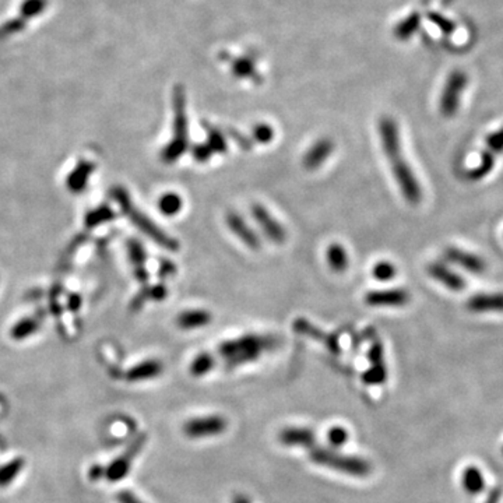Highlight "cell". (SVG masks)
I'll return each mask as SVG.
<instances>
[{
    "label": "cell",
    "mask_w": 503,
    "mask_h": 503,
    "mask_svg": "<svg viewBox=\"0 0 503 503\" xmlns=\"http://www.w3.org/2000/svg\"><path fill=\"white\" fill-rule=\"evenodd\" d=\"M309 458L312 463L326 467L333 471L349 476V477H368L372 473V464L364 457L344 454L328 447H312L309 449Z\"/></svg>",
    "instance_id": "cell-3"
},
{
    "label": "cell",
    "mask_w": 503,
    "mask_h": 503,
    "mask_svg": "<svg viewBox=\"0 0 503 503\" xmlns=\"http://www.w3.org/2000/svg\"><path fill=\"white\" fill-rule=\"evenodd\" d=\"M328 263L336 273H343L348 267V255L340 243H333L328 249Z\"/></svg>",
    "instance_id": "cell-23"
},
{
    "label": "cell",
    "mask_w": 503,
    "mask_h": 503,
    "mask_svg": "<svg viewBox=\"0 0 503 503\" xmlns=\"http://www.w3.org/2000/svg\"><path fill=\"white\" fill-rule=\"evenodd\" d=\"M396 273H397L396 266H394L390 262H379V263H376L375 267H373V271H372L373 277L378 281H390L391 278H394Z\"/></svg>",
    "instance_id": "cell-28"
},
{
    "label": "cell",
    "mask_w": 503,
    "mask_h": 503,
    "mask_svg": "<svg viewBox=\"0 0 503 503\" xmlns=\"http://www.w3.org/2000/svg\"><path fill=\"white\" fill-rule=\"evenodd\" d=\"M275 344L277 341L273 337L249 334L221 344L219 352L227 367L234 368L256 361L266 351L274 348Z\"/></svg>",
    "instance_id": "cell-2"
},
{
    "label": "cell",
    "mask_w": 503,
    "mask_h": 503,
    "mask_svg": "<svg viewBox=\"0 0 503 503\" xmlns=\"http://www.w3.org/2000/svg\"><path fill=\"white\" fill-rule=\"evenodd\" d=\"M173 138L161 154V158L168 164L175 162L188 149V118L182 86H176L173 90Z\"/></svg>",
    "instance_id": "cell-4"
},
{
    "label": "cell",
    "mask_w": 503,
    "mask_h": 503,
    "mask_svg": "<svg viewBox=\"0 0 503 503\" xmlns=\"http://www.w3.org/2000/svg\"><path fill=\"white\" fill-rule=\"evenodd\" d=\"M25 24H27V21L23 17L6 21L3 25H0V40H5L8 37H10V35H14V34L23 31L25 28Z\"/></svg>",
    "instance_id": "cell-31"
},
{
    "label": "cell",
    "mask_w": 503,
    "mask_h": 503,
    "mask_svg": "<svg viewBox=\"0 0 503 503\" xmlns=\"http://www.w3.org/2000/svg\"><path fill=\"white\" fill-rule=\"evenodd\" d=\"M207 130H208V141L206 143V145L210 147L212 154L225 151L227 145H225L224 136L220 132H217L215 129H211V127H207Z\"/></svg>",
    "instance_id": "cell-29"
},
{
    "label": "cell",
    "mask_w": 503,
    "mask_h": 503,
    "mask_svg": "<svg viewBox=\"0 0 503 503\" xmlns=\"http://www.w3.org/2000/svg\"><path fill=\"white\" fill-rule=\"evenodd\" d=\"M94 167L91 164L87 162H82L80 165L76 167V169L70 173L69 179H67V186L71 192L79 193L83 192L84 186L87 185V179L91 175Z\"/></svg>",
    "instance_id": "cell-21"
},
{
    "label": "cell",
    "mask_w": 503,
    "mask_h": 503,
    "mask_svg": "<svg viewBox=\"0 0 503 503\" xmlns=\"http://www.w3.org/2000/svg\"><path fill=\"white\" fill-rule=\"evenodd\" d=\"M254 219L259 223L260 228L266 234V236L274 243H282L286 238V232L284 227L273 217V215L260 204H255L251 207Z\"/></svg>",
    "instance_id": "cell-10"
},
{
    "label": "cell",
    "mask_w": 503,
    "mask_h": 503,
    "mask_svg": "<svg viewBox=\"0 0 503 503\" xmlns=\"http://www.w3.org/2000/svg\"><path fill=\"white\" fill-rule=\"evenodd\" d=\"M232 73L239 79L256 77L255 63L250 58H239L232 63Z\"/></svg>",
    "instance_id": "cell-27"
},
{
    "label": "cell",
    "mask_w": 503,
    "mask_h": 503,
    "mask_svg": "<svg viewBox=\"0 0 503 503\" xmlns=\"http://www.w3.org/2000/svg\"><path fill=\"white\" fill-rule=\"evenodd\" d=\"M164 367L158 359H147L126 372L127 382H143L161 375Z\"/></svg>",
    "instance_id": "cell-18"
},
{
    "label": "cell",
    "mask_w": 503,
    "mask_h": 503,
    "mask_svg": "<svg viewBox=\"0 0 503 503\" xmlns=\"http://www.w3.org/2000/svg\"><path fill=\"white\" fill-rule=\"evenodd\" d=\"M112 195H114V197H115V200L119 203V206L122 207V210L125 211V214L127 215V217L134 223V225L140 230V231H143V232H145V234H147L153 241H156V242H158L162 247H165V249H169V250H176L177 249V246H176V242L172 239V238H169L164 231H161L149 217H147V215H145V214H141V211L140 210H137L133 204H132V201H130V199H129V196H127V193L125 192V189H121V188H118V189H114V192H112Z\"/></svg>",
    "instance_id": "cell-5"
},
{
    "label": "cell",
    "mask_w": 503,
    "mask_h": 503,
    "mask_svg": "<svg viewBox=\"0 0 503 503\" xmlns=\"http://www.w3.org/2000/svg\"><path fill=\"white\" fill-rule=\"evenodd\" d=\"M227 428H228L227 418L219 414H212L188 419L184 424L182 430L191 439H206L224 434Z\"/></svg>",
    "instance_id": "cell-7"
},
{
    "label": "cell",
    "mask_w": 503,
    "mask_h": 503,
    "mask_svg": "<svg viewBox=\"0 0 503 503\" xmlns=\"http://www.w3.org/2000/svg\"><path fill=\"white\" fill-rule=\"evenodd\" d=\"M428 17H429V20L432 21L437 27H439V29H441L442 32H445L446 35H447V34H450V32L454 29V23H453V21H450V20H447L445 16H442V14H439V13L432 12V13H429V14H428Z\"/></svg>",
    "instance_id": "cell-34"
},
{
    "label": "cell",
    "mask_w": 503,
    "mask_h": 503,
    "mask_svg": "<svg viewBox=\"0 0 503 503\" xmlns=\"http://www.w3.org/2000/svg\"><path fill=\"white\" fill-rule=\"evenodd\" d=\"M467 82H469V79H467V75L463 70H454L449 75L439 103L441 114L445 118H453L457 114Z\"/></svg>",
    "instance_id": "cell-8"
},
{
    "label": "cell",
    "mask_w": 503,
    "mask_h": 503,
    "mask_svg": "<svg viewBox=\"0 0 503 503\" xmlns=\"http://www.w3.org/2000/svg\"><path fill=\"white\" fill-rule=\"evenodd\" d=\"M333 143L329 138H321L306 151L304 165L308 169H317L333 153Z\"/></svg>",
    "instance_id": "cell-17"
},
{
    "label": "cell",
    "mask_w": 503,
    "mask_h": 503,
    "mask_svg": "<svg viewBox=\"0 0 503 503\" xmlns=\"http://www.w3.org/2000/svg\"><path fill=\"white\" fill-rule=\"evenodd\" d=\"M227 224L230 227V230L250 249H259L260 247V239L259 236L254 232L245 221L241 217L239 214L236 212H230L227 215Z\"/></svg>",
    "instance_id": "cell-15"
},
{
    "label": "cell",
    "mask_w": 503,
    "mask_h": 503,
    "mask_svg": "<svg viewBox=\"0 0 503 503\" xmlns=\"http://www.w3.org/2000/svg\"><path fill=\"white\" fill-rule=\"evenodd\" d=\"M428 273L435 281L441 282L442 285L446 286V289H449L454 293H460L465 289L464 278L460 274L454 273L452 269H449L443 263H439V262L430 263L428 266Z\"/></svg>",
    "instance_id": "cell-13"
},
{
    "label": "cell",
    "mask_w": 503,
    "mask_h": 503,
    "mask_svg": "<svg viewBox=\"0 0 503 503\" xmlns=\"http://www.w3.org/2000/svg\"><path fill=\"white\" fill-rule=\"evenodd\" d=\"M348 430L343 426H333L328 432V441L332 447H341L348 442Z\"/></svg>",
    "instance_id": "cell-30"
},
{
    "label": "cell",
    "mask_w": 503,
    "mask_h": 503,
    "mask_svg": "<svg viewBox=\"0 0 503 503\" xmlns=\"http://www.w3.org/2000/svg\"><path fill=\"white\" fill-rule=\"evenodd\" d=\"M102 476H105V469H103V467H99V465H94L93 469L90 470V473H88V477L94 481L101 478Z\"/></svg>",
    "instance_id": "cell-37"
},
{
    "label": "cell",
    "mask_w": 503,
    "mask_h": 503,
    "mask_svg": "<svg viewBox=\"0 0 503 503\" xmlns=\"http://www.w3.org/2000/svg\"><path fill=\"white\" fill-rule=\"evenodd\" d=\"M379 136L382 140L383 153L391 167L390 169L400 188L402 195L410 204H418L422 200L421 185L411 169V165L406 160L396 121L387 116L382 118L379 122Z\"/></svg>",
    "instance_id": "cell-1"
},
{
    "label": "cell",
    "mask_w": 503,
    "mask_h": 503,
    "mask_svg": "<svg viewBox=\"0 0 503 503\" xmlns=\"http://www.w3.org/2000/svg\"><path fill=\"white\" fill-rule=\"evenodd\" d=\"M232 503H251L250 498L245 493H236L234 498H232Z\"/></svg>",
    "instance_id": "cell-38"
},
{
    "label": "cell",
    "mask_w": 503,
    "mask_h": 503,
    "mask_svg": "<svg viewBox=\"0 0 503 503\" xmlns=\"http://www.w3.org/2000/svg\"><path fill=\"white\" fill-rule=\"evenodd\" d=\"M278 441L289 447H306L312 449L316 443V434L310 428L305 426H289L278 434Z\"/></svg>",
    "instance_id": "cell-11"
},
{
    "label": "cell",
    "mask_w": 503,
    "mask_h": 503,
    "mask_svg": "<svg viewBox=\"0 0 503 503\" xmlns=\"http://www.w3.org/2000/svg\"><path fill=\"white\" fill-rule=\"evenodd\" d=\"M419 25H421V16L419 13L414 12L396 25V28H394V35L402 41H407L418 31Z\"/></svg>",
    "instance_id": "cell-22"
},
{
    "label": "cell",
    "mask_w": 503,
    "mask_h": 503,
    "mask_svg": "<svg viewBox=\"0 0 503 503\" xmlns=\"http://www.w3.org/2000/svg\"><path fill=\"white\" fill-rule=\"evenodd\" d=\"M147 434H140L134 438V441L125 449L122 454H119L110 465L105 467V477L110 482H119L123 480L130 469L136 457L141 453L147 443Z\"/></svg>",
    "instance_id": "cell-6"
},
{
    "label": "cell",
    "mask_w": 503,
    "mask_h": 503,
    "mask_svg": "<svg viewBox=\"0 0 503 503\" xmlns=\"http://www.w3.org/2000/svg\"><path fill=\"white\" fill-rule=\"evenodd\" d=\"M386 380V367L383 363L372 364V368L364 375V382L369 384H380Z\"/></svg>",
    "instance_id": "cell-32"
},
{
    "label": "cell",
    "mask_w": 503,
    "mask_h": 503,
    "mask_svg": "<svg viewBox=\"0 0 503 503\" xmlns=\"http://www.w3.org/2000/svg\"><path fill=\"white\" fill-rule=\"evenodd\" d=\"M211 320V315L207 310H186L177 316V326L185 330H193L207 326Z\"/></svg>",
    "instance_id": "cell-19"
},
{
    "label": "cell",
    "mask_w": 503,
    "mask_h": 503,
    "mask_svg": "<svg viewBox=\"0 0 503 503\" xmlns=\"http://www.w3.org/2000/svg\"><path fill=\"white\" fill-rule=\"evenodd\" d=\"M37 329H38V325L34 320H23L19 323V325L14 326V329L12 330V336L16 340H21V339L28 337L34 332H37Z\"/></svg>",
    "instance_id": "cell-33"
},
{
    "label": "cell",
    "mask_w": 503,
    "mask_h": 503,
    "mask_svg": "<svg viewBox=\"0 0 503 503\" xmlns=\"http://www.w3.org/2000/svg\"><path fill=\"white\" fill-rule=\"evenodd\" d=\"M467 309L473 313L503 312V294H478L467 302Z\"/></svg>",
    "instance_id": "cell-16"
},
{
    "label": "cell",
    "mask_w": 503,
    "mask_h": 503,
    "mask_svg": "<svg viewBox=\"0 0 503 503\" xmlns=\"http://www.w3.org/2000/svg\"><path fill=\"white\" fill-rule=\"evenodd\" d=\"M445 256L453 265H457L473 274H481L487 269L485 262L480 256L470 254V251L457 249V247H447L445 250Z\"/></svg>",
    "instance_id": "cell-12"
},
{
    "label": "cell",
    "mask_w": 503,
    "mask_h": 503,
    "mask_svg": "<svg viewBox=\"0 0 503 503\" xmlns=\"http://www.w3.org/2000/svg\"><path fill=\"white\" fill-rule=\"evenodd\" d=\"M25 460L23 457H16L12 461L0 465V488H6L14 482V480L24 470Z\"/></svg>",
    "instance_id": "cell-20"
},
{
    "label": "cell",
    "mask_w": 503,
    "mask_h": 503,
    "mask_svg": "<svg viewBox=\"0 0 503 503\" xmlns=\"http://www.w3.org/2000/svg\"><path fill=\"white\" fill-rule=\"evenodd\" d=\"M112 217H114V214L110 210H108V208H102L101 210L99 208V210H97V211H94V212H91L88 215V217H87V225L88 227H95V225H98V224H101V223H103L106 220H110Z\"/></svg>",
    "instance_id": "cell-35"
},
{
    "label": "cell",
    "mask_w": 503,
    "mask_h": 503,
    "mask_svg": "<svg viewBox=\"0 0 503 503\" xmlns=\"http://www.w3.org/2000/svg\"><path fill=\"white\" fill-rule=\"evenodd\" d=\"M182 204H184L182 197L177 196L176 193H167L158 201V207L165 215L177 214V211H181Z\"/></svg>",
    "instance_id": "cell-26"
},
{
    "label": "cell",
    "mask_w": 503,
    "mask_h": 503,
    "mask_svg": "<svg viewBox=\"0 0 503 503\" xmlns=\"http://www.w3.org/2000/svg\"><path fill=\"white\" fill-rule=\"evenodd\" d=\"M48 6V0H24L20 6V17H23L25 21L28 19L37 17L41 13H44V10Z\"/></svg>",
    "instance_id": "cell-25"
},
{
    "label": "cell",
    "mask_w": 503,
    "mask_h": 503,
    "mask_svg": "<svg viewBox=\"0 0 503 503\" xmlns=\"http://www.w3.org/2000/svg\"><path fill=\"white\" fill-rule=\"evenodd\" d=\"M503 153V127L496 132L488 134L487 137V149L484 150L480 162L467 172V179L473 182L481 181L492 169L496 161V157Z\"/></svg>",
    "instance_id": "cell-9"
},
{
    "label": "cell",
    "mask_w": 503,
    "mask_h": 503,
    "mask_svg": "<svg viewBox=\"0 0 503 503\" xmlns=\"http://www.w3.org/2000/svg\"><path fill=\"white\" fill-rule=\"evenodd\" d=\"M410 294L407 290L394 289L383 291H372L365 297V302L371 306H391L397 308L408 304Z\"/></svg>",
    "instance_id": "cell-14"
},
{
    "label": "cell",
    "mask_w": 503,
    "mask_h": 503,
    "mask_svg": "<svg viewBox=\"0 0 503 503\" xmlns=\"http://www.w3.org/2000/svg\"><path fill=\"white\" fill-rule=\"evenodd\" d=\"M214 367H215V358L208 352H203L199 354L192 361L191 373L193 376H204L210 371H212Z\"/></svg>",
    "instance_id": "cell-24"
},
{
    "label": "cell",
    "mask_w": 503,
    "mask_h": 503,
    "mask_svg": "<svg viewBox=\"0 0 503 503\" xmlns=\"http://www.w3.org/2000/svg\"><path fill=\"white\" fill-rule=\"evenodd\" d=\"M254 134H255L256 140L259 143H263V145H265V143L271 141L273 137H274V132H273L271 126H269V125H258L254 130Z\"/></svg>",
    "instance_id": "cell-36"
}]
</instances>
